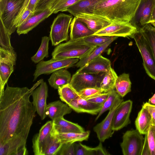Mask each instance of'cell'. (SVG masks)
<instances>
[{"instance_id": "9c48e42d", "label": "cell", "mask_w": 155, "mask_h": 155, "mask_svg": "<svg viewBox=\"0 0 155 155\" xmlns=\"http://www.w3.org/2000/svg\"><path fill=\"white\" fill-rule=\"evenodd\" d=\"M79 60L77 58L63 59H51L47 61H42L37 64L33 74V81L42 74H49L59 69L68 68L73 66Z\"/></svg>"}, {"instance_id": "30bf717a", "label": "cell", "mask_w": 155, "mask_h": 155, "mask_svg": "<svg viewBox=\"0 0 155 155\" xmlns=\"http://www.w3.org/2000/svg\"><path fill=\"white\" fill-rule=\"evenodd\" d=\"M122 98L120 95L117 97L105 118L93 127V130L100 142H104L112 136L113 131L111 127L113 117L116 109L123 101Z\"/></svg>"}, {"instance_id": "8fae6325", "label": "cell", "mask_w": 155, "mask_h": 155, "mask_svg": "<svg viewBox=\"0 0 155 155\" xmlns=\"http://www.w3.org/2000/svg\"><path fill=\"white\" fill-rule=\"evenodd\" d=\"M138 31L137 28L130 23L114 21L93 35L132 38V36Z\"/></svg>"}, {"instance_id": "484cf974", "label": "cell", "mask_w": 155, "mask_h": 155, "mask_svg": "<svg viewBox=\"0 0 155 155\" xmlns=\"http://www.w3.org/2000/svg\"><path fill=\"white\" fill-rule=\"evenodd\" d=\"M97 0H80L67 8L66 11L76 17L81 13H92L91 9Z\"/></svg>"}, {"instance_id": "836d02e7", "label": "cell", "mask_w": 155, "mask_h": 155, "mask_svg": "<svg viewBox=\"0 0 155 155\" xmlns=\"http://www.w3.org/2000/svg\"><path fill=\"white\" fill-rule=\"evenodd\" d=\"M0 19V47L6 50H14L10 43L11 35L8 33L1 19Z\"/></svg>"}, {"instance_id": "4fadbf2b", "label": "cell", "mask_w": 155, "mask_h": 155, "mask_svg": "<svg viewBox=\"0 0 155 155\" xmlns=\"http://www.w3.org/2000/svg\"><path fill=\"white\" fill-rule=\"evenodd\" d=\"M155 0H140V3L130 23L140 30L150 23Z\"/></svg>"}, {"instance_id": "cb8c5ba5", "label": "cell", "mask_w": 155, "mask_h": 155, "mask_svg": "<svg viewBox=\"0 0 155 155\" xmlns=\"http://www.w3.org/2000/svg\"><path fill=\"white\" fill-rule=\"evenodd\" d=\"M71 78V73L65 68H61L53 72L48 81L50 86L58 89L70 83Z\"/></svg>"}, {"instance_id": "277c9868", "label": "cell", "mask_w": 155, "mask_h": 155, "mask_svg": "<svg viewBox=\"0 0 155 155\" xmlns=\"http://www.w3.org/2000/svg\"><path fill=\"white\" fill-rule=\"evenodd\" d=\"M72 18L71 15L61 13L54 18L51 26L49 35L52 46H56L68 40V30Z\"/></svg>"}, {"instance_id": "f5cc1de1", "label": "cell", "mask_w": 155, "mask_h": 155, "mask_svg": "<svg viewBox=\"0 0 155 155\" xmlns=\"http://www.w3.org/2000/svg\"><path fill=\"white\" fill-rule=\"evenodd\" d=\"M150 23V24L152 25H153L154 27L155 28V21H153V22H151Z\"/></svg>"}, {"instance_id": "e0dca14e", "label": "cell", "mask_w": 155, "mask_h": 155, "mask_svg": "<svg viewBox=\"0 0 155 155\" xmlns=\"http://www.w3.org/2000/svg\"><path fill=\"white\" fill-rule=\"evenodd\" d=\"M111 68L110 60L101 54L80 68L76 72L99 74L107 72Z\"/></svg>"}, {"instance_id": "681fc988", "label": "cell", "mask_w": 155, "mask_h": 155, "mask_svg": "<svg viewBox=\"0 0 155 155\" xmlns=\"http://www.w3.org/2000/svg\"><path fill=\"white\" fill-rule=\"evenodd\" d=\"M7 1V0H0V14L3 11Z\"/></svg>"}, {"instance_id": "d6986e66", "label": "cell", "mask_w": 155, "mask_h": 155, "mask_svg": "<svg viewBox=\"0 0 155 155\" xmlns=\"http://www.w3.org/2000/svg\"><path fill=\"white\" fill-rule=\"evenodd\" d=\"M52 14L53 12L49 8L35 12L27 21L17 28V34L19 35L27 34Z\"/></svg>"}, {"instance_id": "f546056e", "label": "cell", "mask_w": 155, "mask_h": 155, "mask_svg": "<svg viewBox=\"0 0 155 155\" xmlns=\"http://www.w3.org/2000/svg\"><path fill=\"white\" fill-rule=\"evenodd\" d=\"M117 37L114 36L111 39L105 43L100 46H97L96 48L88 55L80 59L75 64V66L78 68H81L101 55L107 47Z\"/></svg>"}, {"instance_id": "ab89813d", "label": "cell", "mask_w": 155, "mask_h": 155, "mask_svg": "<svg viewBox=\"0 0 155 155\" xmlns=\"http://www.w3.org/2000/svg\"><path fill=\"white\" fill-rule=\"evenodd\" d=\"M147 134L150 155H155V126L151 125Z\"/></svg>"}, {"instance_id": "d6a6232c", "label": "cell", "mask_w": 155, "mask_h": 155, "mask_svg": "<svg viewBox=\"0 0 155 155\" xmlns=\"http://www.w3.org/2000/svg\"><path fill=\"white\" fill-rule=\"evenodd\" d=\"M145 38L150 47L155 60V28L149 23L139 31Z\"/></svg>"}, {"instance_id": "f35d334b", "label": "cell", "mask_w": 155, "mask_h": 155, "mask_svg": "<svg viewBox=\"0 0 155 155\" xmlns=\"http://www.w3.org/2000/svg\"><path fill=\"white\" fill-rule=\"evenodd\" d=\"M75 155H95L94 148L90 147L80 143H74Z\"/></svg>"}, {"instance_id": "f6af8a7d", "label": "cell", "mask_w": 155, "mask_h": 155, "mask_svg": "<svg viewBox=\"0 0 155 155\" xmlns=\"http://www.w3.org/2000/svg\"><path fill=\"white\" fill-rule=\"evenodd\" d=\"M142 107L148 110L151 117L152 125L155 126V106L151 105L147 102L143 104Z\"/></svg>"}, {"instance_id": "44dd1931", "label": "cell", "mask_w": 155, "mask_h": 155, "mask_svg": "<svg viewBox=\"0 0 155 155\" xmlns=\"http://www.w3.org/2000/svg\"><path fill=\"white\" fill-rule=\"evenodd\" d=\"M53 130L55 134L69 132H82L84 129L77 123L65 119L64 117L52 120Z\"/></svg>"}, {"instance_id": "f907efd6", "label": "cell", "mask_w": 155, "mask_h": 155, "mask_svg": "<svg viewBox=\"0 0 155 155\" xmlns=\"http://www.w3.org/2000/svg\"><path fill=\"white\" fill-rule=\"evenodd\" d=\"M147 102L151 105L155 106V94L149 99Z\"/></svg>"}, {"instance_id": "60d3db41", "label": "cell", "mask_w": 155, "mask_h": 155, "mask_svg": "<svg viewBox=\"0 0 155 155\" xmlns=\"http://www.w3.org/2000/svg\"><path fill=\"white\" fill-rule=\"evenodd\" d=\"M74 143L63 144L57 155H75Z\"/></svg>"}, {"instance_id": "4316f807", "label": "cell", "mask_w": 155, "mask_h": 155, "mask_svg": "<svg viewBox=\"0 0 155 155\" xmlns=\"http://www.w3.org/2000/svg\"><path fill=\"white\" fill-rule=\"evenodd\" d=\"M89 130L82 132H69L55 134L63 144L73 143L87 140L90 134Z\"/></svg>"}, {"instance_id": "816d5d0a", "label": "cell", "mask_w": 155, "mask_h": 155, "mask_svg": "<svg viewBox=\"0 0 155 155\" xmlns=\"http://www.w3.org/2000/svg\"><path fill=\"white\" fill-rule=\"evenodd\" d=\"M155 21V4L152 11L150 23Z\"/></svg>"}, {"instance_id": "b9f144b4", "label": "cell", "mask_w": 155, "mask_h": 155, "mask_svg": "<svg viewBox=\"0 0 155 155\" xmlns=\"http://www.w3.org/2000/svg\"><path fill=\"white\" fill-rule=\"evenodd\" d=\"M34 14V12L30 10L25 9L15 24L16 28L27 21Z\"/></svg>"}, {"instance_id": "5bb4252c", "label": "cell", "mask_w": 155, "mask_h": 155, "mask_svg": "<svg viewBox=\"0 0 155 155\" xmlns=\"http://www.w3.org/2000/svg\"><path fill=\"white\" fill-rule=\"evenodd\" d=\"M133 105L130 100L123 101L116 109L113 118L112 129L117 131L126 127L131 123L130 116Z\"/></svg>"}, {"instance_id": "d4e9b609", "label": "cell", "mask_w": 155, "mask_h": 155, "mask_svg": "<svg viewBox=\"0 0 155 155\" xmlns=\"http://www.w3.org/2000/svg\"><path fill=\"white\" fill-rule=\"evenodd\" d=\"M136 129L143 135L147 134L152 125V118L148 110L142 107L135 122Z\"/></svg>"}, {"instance_id": "7bdbcfd3", "label": "cell", "mask_w": 155, "mask_h": 155, "mask_svg": "<svg viewBox=\"0 0 155 155\" xmlns=\"http://www.w3.org/2000/svg\"><path fill=\"white\" fill-rule=\"evenodd\" d=\"M55 0H39L35 12L50 8Z\"/></svg>"}, {"instance_id": "d590c367", "label": "cell", "mask_w": 155, "mask_h": 155, "mask_svg": "<svg viewBox=\"0 0 155 155\" xmlns=\"http://www.w3.org/2000/svg\"><path fill=\"white\" fill-rule=\"evenodd\" d=\"M113 37L93 35L83 39L86 42L90 44L100 46L109 41Z\"/></svg>"}, {"instance_id": "ba28073f", "label": "cell", "mask_w": 155, "mask_h": 155, "mask_svg": "<svg viewBox=\"0 0 155 155\" xmlns=\"http://www.w3.org/2000/svg\"><path fill=\"white\" fill-rule=\"evenodd\" d=\"M52 120L48 121L32 139V148L35 155H45L54 135Z\"/></svg>"}, {"instance_id": "f1b7e54d", "label": "cell", "mask_w": 155, "mask_h": 155, "mask_svg": "<svg viewBox=\"0 0 155 155\" xmlns=\"http://www.w3.org/2000/svg\"><path fill=\"white\" fill-rule=\"evenodd\" d=\"M118 76L111 67L106 72L103 74L99 84V87L106 92L115 89V84Z\"/></svg>"}, {"instance_id": "74e56055", "label": "cell", "mask_w": 155, "mask_h": 155, "mask_svg": "<svg viewBox=\"0 0 155 155\" xmlns=\"http://www.w3.org/2000/svg\"><path fill=\"white\" fill-rule=\"evenodd\" d=\"M54 133L52 139L45 155H57L63 144L56 135Z\"/></svg>"}, {"instance_id": "bcb514c9", "label": "cell", "mask_w": 155, "mask_h": 155, "mask_svg": "<svg viewBox=\"0 0 155 155\" xmlns=\"http://www.w3.org/2000/svg\"><path fill=\"white\" fill-rule=\"evenodd\" d=\"M95 155H109L110 153L105 149L100 142L98 145L94 147Z\"/></svg>"}, {"instance_id": "2e32d148", "label": "cell", "mask_w": 155, "mask_h": 155, "mask_svg": "<svg viewBox=\"0 0 155 155\" xmlns=\"http://www.w3.org/2000/svg\"><path fill=\"white\" fill-rule=\"evenodd\" d=\"M32 104L42 120L47 116V99L48 96V88L45 82H43L32 92Z\"/></svg>"}, {"instance_id": "52a82bcc", "label": "cell", "mask_w": 155, "mask_h": 155, "mask_svg": "<svg viewBox=\"0 0 155 155\" xmlns=\"http://www.w3.org/2000/svg\"><path fill=\"white\" fill-rule=\"evenodd\" d=\"M136 129L126 131L120 143L124 155H141L144 137Z\"/></svg>"}, {"instance_id": "e575fe53", "label": "cell", "mask_w": 155, "mask_h": 155, "mask_svg": "<svg viewBox=\"0 0 155 155\" xmlns=\"http://www.w3.org/2000/svg\"><path fill=\"white\" fill-rule=\"evenodd\" d=\"M108 92V96L103 104L101 111L95 119V121L97 120L104 112L110 110L116 99L119 95L115 89L111 90Z\"/></svg>"}, {"instance_id": "db71d44e", "label": "cell", "mask_w": 155, "mask_h": 155, "mask_svg": "<svg viewBox=\"0 0 155 155\" xmlns=\"http://www.w3.org/2000/svg\"><path fill=\"white\" fill-rule=\"evenodd\" d=\"M60 0H55L54 2L53 3V4H54L56 2H57L58 1H59ZM52 4V5H53Z\"/></svg>"}, {"instance_id": "c3c4849f", "label": "cell", "mask_w": 155, "mask_h": 155, "mask_svg": "<svg viewBox=\"0 0 155 155\" xmlns=\"http://www.w3.org/2000/svg\"><path fill=\"white\" fill-rule=\"evenodd\" d=\"M39 0H29L26 9L35 13V10Z\"/></svg>"}, {"instance_id": "9a60e30c", "label": "cell", "mask_w": 155, "mask_h": 155, "mask_svg": "<svg viewBox=\"0 0 155 155\" xmlns=\"http://www.w3.org/2000/svg\"><path fill=\"white\" fill-rule=\"evenodd\" d=\"M104 73L94 74L76 72L72 77L69 84L78 92L87 88L99 87Z\"/></svg>"}, {"instance_id": "7a4b0ae2", "label": "cell", "mask_w": 155, "mask_h": 155, "mask_svg": "<svg viewBox=\"0 0 155 155\" xmlns=\"http://www.w3.org/2000/svg\"><path fill=\"white\" fill-rule=\"evenodd\" d=\"M140 0H97L93 13L113 22L130 23Z\"/></svg>"}, {"instance_id": "6da1fadb", "label": "cell", "mask_w": 155, "mask_h": 155, "mask_svg": "<svg viewBox=\"0 0 155 155\" xmlns=\"http://www.w3.org/2000/svg\"><path fill=\"white\" fill-rule=\"evenodd\" d=\"M43 81L39 80L30 89L7 84L0 97V143L14 140L26 145L36 111L30 97Z\"/></svg>"}, {"instance_id": "1f68e13d", "label": "cell", "mask_w": 155, "mask_h": 155, "mask_svg": "<svg viewBox=\"0 0 155 155\" xmlns=\"http://www.w3.org/2000/svg\"><path fill=\"white\" fill-rule=\"evenodd\" d=\"M50 37H42L40 46L36 53L31 58V60L35 63H38L48 55L49 42Z\"/></svg>"}, {"instance_id": "ee69618b", "label": "cell", "mask_w": 155, "mask_h": 155, "mask_svg": "<svg viewBox=\"0 0 155 155\" xmlns=\"http://www.w3.org/2000/svg\"><path fill=\"white\" fill-rule=\"evenodd\" d=\"M108 95V92L104 93L86 100L92 102L102 105Z\"/></svg>"}, {"instance_id": "83f0119b", "label": "cell", "mask_w": 155, "mask_h": 155, "mask_svg": "<svg viewBox=\"0 0 155 155\" xmlns=\"http://www.w3.org/2000/svg\"><path fill=\"white\" fill-rule=\"evenodd\" d=\"M131 85L129 74L124 73L118 77L115 89L118 94L123 98L131 91Z\"/></svg>"}, {"instance_id": "7c38bea8", "label": "cell", "mask_w": 155, "mask_h": 155, "mask_svg": "<svg viewBox=\"0 0 155 155\" xmlns=\"http://www.w3.org/2000/svg\"><path fill=\"white\" fill-rule=\"evenodd\" d=\"M25 1L7 0L3 11L0 14V19L11 35L16 30L14 27V23Z\"/></svg>"}, {"instance_id": "7402d4cb", "label": "cell", "mask_w": 155, "mask_h": 155, "mask_svg": "<svg viewBox=\"0 0 155 155\" xmlns=\"http://www.w3.org/2000/svg\"><path fill=\"white\" fill-rule=\"evenodd\" d=\"M70 40H77L93 35L94 32L74 17L70 25Z\"/></svg>"}, {"instance_id": "7dc6e473", "label": "cell", "mask_w": 155, "mask_h": 155, "mask_svg": "<svg viewBox=\"0 0 155 155\" xmlns=\"http://www.w3.org/2000/svg\"><path fill=\"white\" fill-rule=\"evenodd\" d=\"M145 135L144 141L141 155H150L149 145L147 139V134Z\"/></svg>"}, {"instance_id": "8992f818", "label": "cell", "mask_w": 155, "mask_h": 155, "mask_svg": "<svg viewBox=\"0 0 155 155\" xmlns=\"http://www.w3.org/2000/svg\"><path fill=\"white\" fill-rule=\"evenodd\" d=\"M17 55L14 50H6L0 47V97L5 90V86L14 71Z\"/></svg>"}, {"instance_id": "ffe728a7", "label": "cell", "mask_w": 155, "mask_h": 155, "mask_svg": "<svg viewBox=\"0 0 155 155\" xmlns=\"http://www.w3.org/2000/svg\"><path fill=\"white\" fill-rule=\"evenodd\" d=\"M68 105L78 113H85L93 115L98 114L102 106L79 97L72 101Z\"/></svg>"}, {"instance_id": "4dcf8cb0", "label": "cell", "mask_w": 155, "mask_h": 155, "mask_svg": "<svg viewBox=\"0 0 155 155\" xmlns=\"http://www.w3.org/2000/svg\"><path fill=\"white\" fill-rule=\"evenodd\" d=\"M58 90L61 101L68 105L72 101L79 97V93L69 83L59 87Z\"/></svg>"}, {"instance_id": "ac0fdd59", "label": "cell", "mask_w": 155, "mask_h": 155, "mask_svg": "<svg viewBox=\"0 0 155 155\" xmlns=\"http://www.w3.org/2000/svg\"><path fill=\"white\" fill-rule=\"evenodd\" d=\"M76 17L94 33L107 27L112 22L104 17L93 13H81Z\"/></svg>"}, {"instance_id": "8d00e7d4", "label": "cell", "mask_w": 155, "mask_h": 155, "mask_svg": "<svg viewBox=\"0 0 155 155\" xmlns=\"http://www.w3.org/2000/svg\"><path fill=\"white\" fill-rule=\"evenodd\" d=\"M106 92L104 90L100 87H94L85 88L80 91L78 93L80 97L87 99Z\"/></svg>"}, {"instance_id": "3957f363", "label": "cell", "mask_w": 155, "mask_h": 155, "mask_svg": "<svg viewBox=\"0 0 155 155\" xmlns=\"http://www.w3.org/2000/svg\"><path fill=\"white\" fill-rule=\"evenodd\" d=\"M97 46L86 42L83 38L70 40L58 45L52 53V59L77 58L81 59L88 55Z\"/></svg>"}, {"instance_id": "603a6c76", "label": "cell", "mask_w": 155, "mask_h": 155, "mask_svg": "<svg viewBox=\"0 0 155 155\" xmlns=\"http://www.w3.org/2000/svg\"><path fill=\"white\" fill-rule=\"evenodd\" d=\"M72 109L66 104L59 101L49 103L47 107V114L52 120L64 117L66 114H70Z\"/></svg>"}, {"instance_id": "5b68a950", "label": "cell", "mask_w": 155, "mask_h": 155, "mask_svg": "<svg viewBox=\"0 0 155 155\" xmlns=\"http://www.w3.org/2000/svg\"><path fill=\"white\" fill-rule=\"evenodd\" d=\"M142 56L143 65L147 74L155 81V60L147 42L140 31L132 36Z\"/></svg>"}]
</instances>
